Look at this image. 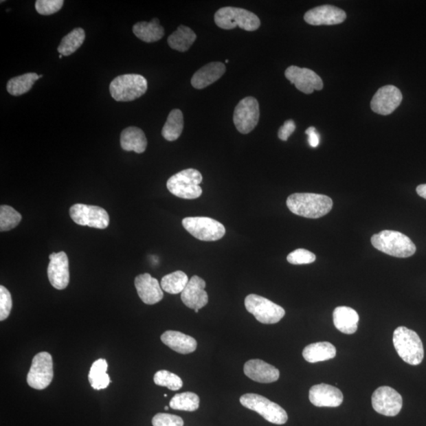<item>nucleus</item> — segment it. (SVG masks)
<instances>
[{
	"mask_svg": "<svg viewBox=\"0 0 426 426\" xmlns=\"http://www.w3.org/2000/svg\"><path fill=\"white\" fill-rule=\"evenodd\" d=\"M287 205L295 215L310 219H318L332 210L333 202L326 195L295 193L287 198Z\"/></svg>",
	"mask_w": 426,
	"mask_h": 426,
	"instance_id": "obj_1",
	"label": "nucleus"
},
{
	"mask_svg": "<svg viewBox=\"0 0 426 426\" xmlns=\"http://www.w3.org/2000/svg\"><path fill=\"white\" fill-rule=\"evenodd\" d=\"M372 246L380 251L399 258L412 257L416 247L412 239L396 231L385 230L371 238Z\"/></svg>",
	"mask_w": 426,
	"mask_h": 426,
	"instance_id": "obj_2",
	"label": "nucleus"
},
{
	"mask_svg": "<svg viewBox=\"0 0 426 426\" xmlns=\"http://www.w3.org/2000/svg\"><path fill=\"white\" fill-rule=\"evenodd\" d=\"M393 344L399 357L407 363L418 366L424 359V348L419 335L406 327H399L393 333Z\"/></svg>",
	"mask_w": 426,
	"mask_h": 426,
	"instance_id": "obj_3",
	"label": "nucleus"
},
{
	"mask_svg": "<svg viewBox=\"0 0 426 426\" xmlns=\"http://www.w3.org/2000/svg\"><path fill=\"white\" fill-rule=\"evenodd\" d=\"M202 179L203 178L199 170L194 168L186 169L172 175L168 180L167 188L170 193L178 198L193 200L199 199L202 194L200 186Z\"/></svg>",
	"mask_w": 426,
	"mask_h": 426,
	"instance_id": "obj_4",
	"label": "nucleus"
},
{
	"mask_svg": "<svg viewBox=\"0 0 426 426\" xmlns=\"http://www.w3.org/2000/svg\"><path fill=\"white\" fill-rule=\"evenodd\" d=\"M215 23L223 30L238 27L255 31L259 29L260 20L257 15L247 10L227 7L218 10L214 16Z\"/></svg>",
	"mask_w": 426,
	"mask_h": 426,
	"instance_id": "obj_5",
	"label": "nucleus"
},
{
	"mask_svg": "<svg viewBox=\"0 0 426 426\" xmlns=\"http://www.w3.org/2000/svg\"><path fill=\"white\" fill-rule=\"evenodd\" d=\"M111 97L120 102L135 100L145 94L148 82L141 74H129L116 77L110 84Z\"/></svg>",
	"mask_w": 426,
	"mask_h": 426,
	"instance_id": "obj_6",
	"label": "nucleus"
},
{
	"mask_svg": "<svg viewBox=\"0 0 426 426\" xmlns=\"http://www.w3.org/2000/svg\"><path fill=\"white\" fill-rule=\"evenodd\" d=\"M240 403L244 407L258 413L271 423L284 425L289 419L285 410L280 405L258 394H245L240 398Z\"/></svg>",
	"mask_w": 426,
	"mask_h": 426,
	"instance_id": "obj_7",
	"label": "nucleus"
},
{
	"mask_svg": "<svg viewBox=\"0 0 426 426\" xmlns=\"http://www.w3.org/2000/svg\"><path fill=\"white\" fill-rule=\"evenodd\" d=\"M182 223L186 231L201 241L220 240L226 233L221 223L209 217H186Z\"/></svg>",
	"mask_w": 426,
	"mask_h": 426,
	"instance_id": "obj_8",
	"label": "nucleus"
},
{
	"mask_svg": "<svg viewBox=\"0 0 426 426\" xmlns=\"http://www.w3.org/2000/svg\"><path fill=\"white\" fill-rule=\"evenodd\" d=\"M245 306L259 322L265 324L278 323L285 316L283 307L276 304L268 298L258 295L251 294L247 296Z\"/></svg>",
	"mask_w": 426,
	"mask_h": 426,
	"instance_id": "obj_9",
	"label": "nucleus"
},
{
	"mask_svg": "<svg viewBox=\"0 0 426 426\" xmlns=\"http://www.w3.org/2000/svg\"><path fill=\"white\" fill-rule=\"evenodd\" d=\"M53 376L54 371L52 355L47 352L35 355L27 375L29 386L36 390H44L50 385Z\"/></svg>",
	"mask_w": 426,
	"mask_h": 426,
	"instance_id": "obj_10",
	"label": "nucleus"
},
{
	"mask_svg": "<svg viewBox=\"0 0 426 426\" xmlns=\"http://www.w3.org/2000/svg\"><path fill=\"white\" fill-rule=\"evenodd\" d=\"M260 118L259 103L257 99L247 97L240 100L234 111L233 121L241 134L247 135L258 126Z\"/></svg>",
	"mask_w": 426,
	"mask_h": 426,
	"instance_id": "obj_11",
	"label": "nucleus"
},
{
	"mask_svg": "<svg viewBox=\"0 0 426 426\" xmlns=\"http://www.w3.org/2000/svg\"><path fill=\"white\" fill-rule=\"evenodd\" d=\"M71 219L81 226L105 229L109 227V213L103 208L84 204H76L71 207Z\"/></svg>",
	"mask_w": 426,
	"mask_h": 426,
	"instance_id": "obj_12",
	"label": "nucleus"
},
{
	"mask_svg": "<svg viewBox=\"0 0 426 426\" xmlns=\"http://www.w3.org/2000/svg\"><path fill=\"white\" fill-rule=\"evenodd\" d=\"M372 407L385 416L394 417L401 412L403 398L397 391L388 386L378 388L372 396Z\"/></svg>",
	"mask_w": 426,
	"mask_h": 426,
	"instance_id": "obj_13",
	"label": "nucleus"
},
{
	"mask_svg": "<svg viewBox=\"0 0 426 426\" xmlns=\"http://www.w3.org/2000/svg\"><path fill=\"white\" fill-rule=\"evenodd\" d=\"M285 77L300 91L311 94L315 90H322L324 87L322 79L317 74L308 68L291 66L285 71Z\"/></svg>",
	"mask_w": 426,
	"mask_h": 426,
	"instance_id": "obj_14",
	"label": "nucleus"
},
{
	"mask_svg": "<svg viewBox=\"0 0 426 426\" xmlns=\"http://www.w3.org/2000/svg\"><path fill=\"white\" fill-rule=\"evenodd\" d=\"M403 100V95L394 85H385L377 90L371 100V109L375 113L388 115L393 113Z\"/></svg>",
	"mask_w": 426,
	"mask_h": 426,
	"instance_id": "obj_15",
	"label": "nucleus"
},
{
	"mask_svg": "<svg viewBox=\"0 0 426 426\" xmlns=\"http://www.w3.org/2000/svg\"><path fill=\"white\" fill-rule=\"evenodd\" d=\"M50 262L47 267V276L54 289L63 290L70 282L69 260L65 252L52 253L49 256Z\"/></svg>",
	"mask_w": 426,
	"mask_h": 426,
	"instance_id": "obj_16",
	"label": "nucleus"
},
{
	"mask_svg": "<svg viewBox=\"0 0 426 426\" xmlns=\"http://www.w3.org/2000/svg\"><path fill=\"white\" fill-rule=\"evenodd\" d=\"M347 14L332 5H323L307 12L304 16L306 23L312 25H333L344 23Z\"/></svg>",
	"mask_w": 426,
	"mask_h": 426,
	"instance_id": "obj_17",
	"label": "nucleus"
},
{
	"mask_svg": "<svg viewBox=\"0 0 426 426\" xmlns=\"http://www.w3.org/2000/svg\"><path fill=\"white\" fill-rule=\"evenodd\" d=\"M205 281L201 277H192L184 291L181 293V298L185 306L192 310H201L209 302V297L205 291Z\"/></svg>",
	"mask_w": 426,
	"mask_h": 426,
	"instance_id": "obj_18",
	"label": "nucleus"
},
{
	"mask_svg": "<svg viewBox=\"0 0 426 426\" xmlns=\"http://www.w3.org/2000/svg\"><path fill=\"white\" fill-rule=\"evenodd\" d=\"M309 397L311 403L318 407H337L344 401L342 392L326 383L313 386Z\"/></svg>",
	"mask_w": 426,
	"mask_h": 426,
	"instance_id": "obj_19",
	"label": "nucleus"
},
{
	"mask_svg": "<svg viewBox=\"0 0 426 426\" xmlns=\"http://www.w3.org/2000/svg\"><path fill=\"white\" fill-rule=\"evenodd\" d=\"M135 285L142 301L147 305L157 304L164 298V292L158 280L150 274L145 273L137 276Z\"/></svg>",
	"mask_w": 426,
	"mask_h": 426,
	"instance_id": "obj_20",
	"label": "nucleus"
},
{
	"mask_svg": "<svg viewBox=\"0 0 426 426\" xmlns=\"http://www.w3.org/2000/svg\"><path fill=\"white\" fill-rule=\"evenodd\" d=\"M244 374L250 379L262 383L278 381L280 371L276 367L260 359H252L244 365Z\"/></svg>",
	"mask_w": 426,
	"mask_h": 426,
	"instance_id": "obj_21",
	"label": "nucleus"
},
{
	"mask_svg": "<svg viewBox=\"0 0 426 426\" xmlns=\"http://www.w3.org/2000/svg\"><path fill=\"white\" fill-rule=\"evenodd\" d=\"M226 71L225 64L212 62L201 67L191 79V85L197 89H205L219 80Z\"/></svg>",
	"mask_w": 426,
	"mask_h": 426,
	"instance_id": "obj_22",
	"label": "nucleus"
},
{
	"mask_svg": "<svg viewBox=\"0 0 426 426\" xmlns=\"http://www.w3.org/2000/svg\"><path fill=\"white\" fill-rule=\"evenodd\" d=\"M161 339L168 348L182 355L193 353L198 347V343L194 338L177 331L165 332Z\"/></svg>",
	"mask_w": 426,
	"mask_h": 426,
	"instance_id": "obj_23",
	"label": "nucleus"
},
{
	"mask_svg": "<svg viewBox=\"0 0 426 426\" xmlns=\"http://www.w3.org/2000/svg\"><path fill=\"white\" fill-rule=\"evenodd\" d=\"M359 315L354 309L339 306L333 312L334 326L344 334H354L358 330Z\"/></svg>",
	"mask_w": 426,
	"mask_h": 426,
	"instance_id": "obj_24",
	"label": "nucleus"
},
{
	"mask_svg": "<svg viewBox=\"0 0 426 426\" xmlns=\"http://www.w3.org/2000/svg\"><path fill=\"white\" fill-rule=\"evenodd\" d=\"M121 147L125 151L143 153L147 148V138L140 128L130 126L121 133Z\"/></svg>",
	"mask_w": 426,
	"mask_h": 426,
	"instance_id": "obj_25",
	"label": "nucleus"
},
{
	"mask_svg": "<svg viewBox=\"0 0 426 426\" xmlns=\"http://www.w3.org/2000/svg\"><path fill=\"white\" fill-rule=\"evenodd\" d=\"M133 32L137 38L146 43L157 42L164 36V29L157 19H153L149 23L141 21L136 23L133 26Z\"/></svg>",
	"mask_w": 426,
	"mask_h": 426,
	"instance_id": "obj_26",
	"label": "nucleus"
},
{
	"mask_svg": "<svg viewBox=\"0 0 426 426\" xmlns=\"http://www.w3.org/2000/svg\"><path fill=\"white\" fill-rule=\"evenodd\" d=\"M337 355L334 345L328 342H319L306 346L302 351L303 358L311 363L333 359Z\"/></svg>",
	"mask_w": 426,
	"mask_h": 426,
	"instance_id": "obj_27",
	"label": "nucleus"
},
{
	"mask_svg": "<svg viewBox=\"0 0 426 426\" xmlns=\"http://www.w3.org/2000/svg\"><path fill=\"white\" fill-rule=\"evenodd\" d=\"M197 39L193 30L185 25H179L177 31L170 35L168 39L170 49L185 52L190 49Z\"/></svg>",
	"mask_w": 426,
	"mask_h": 426,
	"instance_id": "obj_28",
	"label": "nucleus"
},
{
	"mask_svg": "<svg viewBox=\"0 0 426 426\" xmlns=\"http://www.w3.org/2000/svg\"><path fill=\"white\" fill-rule=\"evenodd\" d=\"M184 119L182 111L174 109L168 115L162 129V135L168 142H174L182 135Z\"/></svg>",
	"mask_w": 426,
	"mask_h": 426,
	"instance_id": "obj_29",
	"label": "nucleus"
},
{
	"mask_svg": "<svg viewBox=\"0 0 426 426\" xmlns=\"http://www.w3.org/2000/svg\"><path fill=\"white\" fill-rule=\"evenodd\" d=\"M108 362L105 359H98L93 362L89 374V381L95 390H104L108 388L111 381L110 377L106 374Z\"/></svg>",
	"mask_w": 426,
	"mask_h": 426,
	"instance_id": "obj_30",
	"label": "nucleus"
},
{
	"mask_svg": "<svg viewBox=\"0 0 426 426\" xmlns=\"http://www.w3.org/2000/svg\"><path fill=\"white\" fill-rule=\"evenodd\" d=\"M38 74L27 73L18 77L10 79L8 85V92L15 97L28 93L34 83L39 80Z\"/></svg>",
	"mask_w": 426,
	"mask_h": 426,
	"instance_id": "obj_31",
	"label": "nucleus"
},
{
	"mask_svg": "<svg viewBox=\"0 0 426 426\" xmlns=\"http://www.w3.org/2000/svg\"><path fill=\"white\" fill-rule=\"evenodd\" d=\"M85 39V30L82 28L74 29L63 37L57 50L63 56H71L83 45Z\"/></svg>",
	"mask_w": 426,
	"mask_h": 426,
	"instance_id": "obj_32",
	"label": "nucleus"
},
{
	"mask_svg": "<svg viewBox=\"0 0 426 426\" xmlns=\"http://www.w3.org/2000/svg\"><path fill=\"white\" fill-rule=\"evenodd\" d=\"M189 282L188 276L182 271H174L164 276L161 280V289L169 294L177 295L182 293Z\"/></svg>",
	"mask_w": 426,
	"mask_h": 426,
	"instance_id": "obj_33",
	"label": "nucleus"
},
{
	"mask_svg": "<svg viewBox=\"0 0 426 426\" xmlns=\"http://www.w3.org/2000/svg\"><path fill=\"white\" fill-rule=\"evenodd\" d=\"M169 406L177 411L195 412L199 408L200 399L194 392L179 393L170 399Z\"/></svg>",
	"mask_w": 426,
	"mask_h": 426,
	"instance_id": "obj_34",
	"label": "nucleus"
},
{
	"mask_svg": "<svg viewBox=\"0 0 426 426\" xmlns=\"http://www.w3.org/2000/svg\"><path fill=\"white\" fill-rule=\"evenodd\" d=\"M23 217L14 208L9 205L0 207V231L8 232L19 225Z\"/></svg>",
	"mask_w": 426,
	"mask_h": 426,
	"instance_id": "obj_35",
	"label": "nucleus"
},
{
	"mask_svg": "<svg viewBox=\"0 0 426 426\" xmlns=\"http://www.w3.org/2000/svg\"><path fill=\"white\" fill-rule=\"evenodd\" d=\"M153 381L157 385L166 387L170 391H178L183 385L182 379L178 375L167 370L157 372Z\"/></svg>",
	"mask_w": 426,
	"mask_h": 426,
	"instance_id": "obj_36",
	"label": "nucleus"
},
{
	"mask_svg": "<svg viewBox=\"0 0 426 426\" xmlns=\"http://www.w3.org/2000/svg\"><path fill=\"white\" fill-rule=\"evenodd\" d=\"M287 262L292 265H308L316 260V255L305 249H298L287 256Z\"/></svg>",
	"mask_w": 426,
	"mask_h": 426,
	"instance_id": "obj_37",
	"label": "nucleus"
},
{
	"mask_svg": "<svg viewBox=\"0 0 426 426\" xmlns=\"http://www.w3.org/2000/svg\"><path fill=\"white\" fill-rule=\"evenodd\" d=\"M63 3V0H37L35 8L41 15H51L60 12Z\"/></svg>",
	"mask_w": 426,
	"mask_h": 426,
	"instance_id": "obj_38",
	"label": "nucleus"
},
{
	"mask_svg": "<svg viewBox=\"0 0 426 426\" xmlns=\"http://www.w3.org/2000/svg\"><path fill=\"white\" fill-rule=\"evenodd\" d=\"M12 298L10 291L3 285L0 286V321L6 320L12 311Z\"/></svg>",
	"mask_w": 426,
	"mask_h": 426,
	"instance_id": "obj_39",
	"label": "nucleus"
},
{
	"mask_svg": "<svg viewBox=\"0 0 426 426\" xmlns=\"http://www.w3.org/2000/svg\"><path fill=\"white\" fill-rule=\"evenodd\" d=\"M152 423L153 426H183L184 422L182 418L170 414L159 413L153 417Z\"/></svg>",
	"mask_w": 426,
	"mask_h": 426,
	"instance_id": "obj_40",
	"label": "nucleus"
},
{
	"mask_svg": "<svg viewBox=\"0 0 426 426\" xmlns=\"http://www.w3.org/2000/svg\"><path fill=\"white\" fill-rule=\"evenodd\" d=\"M295 128L296 126L294 121L291 120L286 121L284 125L280 128L278 132L280 139L284 142L289 140L290 136L295 132Z\"/></svg>",
	"mask_w": 426,
	"mask_h": 426,
	"instance_id": "obj_41",
	"label": "nucleus"
},
{
	"mask_svg": "<svg viewBox=\"0 0 426 426\" xmlns=\"http://www.w3.org/2000/svg\"><path fill=\"white\" fill-rule=\"evenodd\" d=\"M306 134L308 135V142L310 146L313 148L317 147L320 143V137L317 133L316 128L313 126L309 127L306 131Z\"/></svg>",
	"mask_w": 426,
	"mask_h": 426,
	"instance_id": "obj_42",
	"label": "nucleus"
},
{
	"mask_svg": "<svg viewBox=\"0 0 426 426\" xmlns=\"http://www.w3.org/2000/svg\"><path fill=\"white\" fill-rule=\"evenodd\" d=\"M417 193L420 197L426 199V184L419 185L416 189Z\"/></svg>",
	"mask_w": 426,
	"mask_h": 426,
	"instance_id": "obj_43",
	"label": "nucleus"
},
{
	"mask_svg": "<svg viewBox=\"0 0 426 426\" xmlns=\"http://www.w3.org/2000/svg\"><path fill=\"white\" fill-rule=\"evenodd\" d=\"M168 409H169V407H168V406L164 407L165 411H168Z\"/></svg>",
	"mask_w": 426,
	"mask_h": 426,
	"instance_id": "obj_44",
	"label": "nucleus"
},
{
	"mask_svg": "<svg viewBox=\"0 0 426 426\" xmlns=\"http://www.w3.org/2000/svg\"><path fill=\"white\" fill-rule=\"evenodd\" d=\"M195 313H199V310H194Z\"/></svg>",
	"mask_w": 426,
	"mask_h": 426,
	"instance_id": "obj_45",
	"label": "nucleus"
},
{
	"mask_svg": "<svg viewBox=\"0 0 426 426\" xmlns=\"http://www.w3.org/2000/svg\"><path fill=\"white\" fill-rule=\"evenodd\" d=\"M63 56V55H60V56H58V57H60V58H62Z\"/></svg>",
	"mask_w": 426,
	"mask_h": 426,
	"instance_id": "obj_46",
	"label": "nucleus"
},
{
	"mask_svg": "<svg viewBox=\"0 0 426 426\" xmlns=\"http://www.w3.org/2000/svg\"><path fill=\"white\" fill-rule=\"evenodd\" d=\"M228 62H229V61H228V60H226V63H228Z\"/></svg>",
	"mask_w": 426,
	"mask_h": 426,
	"instance_id": "obj_47",
	"label": "nucleus"
}]
</instances>
